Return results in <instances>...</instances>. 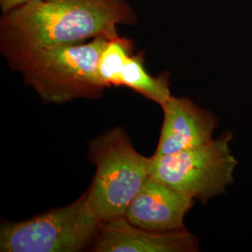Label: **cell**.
I'll return each instance as SVG.
<instances>
[{
  "label": "cell",
  "instance_id": "obj_1",
  "mask_svg": "<svg viewBox=\"0 0 252 252\" xmlns=\"http://www.w3.org/2000/svg\"><path fill=\"white\" fill-rule=\"evenodd\" d=\"M137 22L126 0H49L2 14L0 50L9 65L39 49L83 43L118 35L119 26Z\"/></svg>",
  "mask_w": 252,
  "mask_h": 252
},
{
  "label": "cell",
  "instance_id": "obj_2",
  "mask_svg": "<svg viewBox=\"0 0 252 252\" xmlns=\"http://www.w3.org/2000/svg\"><path fill=\"white\" fill-rule=\"evenodd\" d=\"M108 38L96 36L89 42L36 50L10 67L22 73L27 85L47 103L94 99L106 88L100 81L98 61Z\"/></svg>",
  "mask_w": 252,
  "mask_h": 252
},
{
  "label": "cell",
  "instance_id": "obj_3",
  "mask_svg": "<svg viewBox=\"0 0 252 252\" xmlns=\"http://www.w3.org/2000/svg\"><path fill=\"white\" fill-rule=\"evenodd\" d=\"M96 171L88 202L102 222L126 216L127 208L150 178L152 157L137 153L126 132L114 128L90 143Z\"/></svg>",
  "mask_w": 252,
  "mask_h": 252
},
{
  "label": "cell",
  "instance_id": "obj_4",
  "mask_svg": "<svg viewBox=\"0 0 252 252\" xmlns=\"http://www.w3.org/2000/svg\"><path fill=\"white\" fill-rule=\"evenodd\" d=\"M102 221L92 209L87 191L65 207L30 220L1 226L2 252H78L92 243Z\"/></svg>",
  "mask_w": 252,
  "mask_h": 252
},
{
  "label": "cell",
  "instance_id": "obj_5",
  "mask_svg": "<svg viewBox=\"0 0 252 252\" xmlns=\"http://www.w3.org/2000/svg\"><path fill=\"white\" fill-rule=\"evenodd\" d=\"M227 131L206 144L160 157L152 156L150 177L193 200L207 203L225 193L237 166Z\"/></svg>",
  "mask_w": 252,
  "mask_h": 252
},
{
  "label": "cell",
  "instance_id": "obj_6",
  "mask_svg": "<svg viewBox=\"0 0 252 252\" xmlns=\"http://www.w3.org/2000/svg\"><path fill=\"white\" fill-rule=\"evenodd\" d=\"M92 251L95 252H195L198 238L186 229L156 232L132 224L126 217L102 222Z\"/></svg>",
  "mask_w": 252,
  "mask_h": 252
},
{
  "label": "cell",
  "instance_id": "obj_7",
  "mask_svg": "<svg viewBox=\"0 0 252 252\" xmlns=\"http://www.w3.org/2000/svg\"><path fill=\"white\" fill-rule=\"evenodd\" d=\"M163 123L155 157L206 144L214 137L216 116L185 97L171 96L162 106Z\"/></svg>",
  "mask_w": 252,
  "mask_h": 252
},
{
  "label": "cell",
  "instance_id": "obj_8",
  "mask_svg": "<svg viewBox=\"0 0 252 252\" xmlns=\"http://www.w3.org/2000/svg\"><path fill=\"white\" fill-rule=\"evenodd\" d=\"M193 204V199L150 177L125 217L132 224L151 231L182 230L185 216Z\"/></svg>",
  "mask_w": 252,
  "mask_h": 252
},
{
  "label": "cell",
  "instance_id": "obj_9",
  "mask_svg": "<svg viewBox=\"0 0 252 252\" xmlns=\"http://www.w3.org/2000/svg\"><path fill=\"white\" fill-rule=\"evenodd\" d=\"M118 86H126L162 106L171 97L167 75L154 77L145 67L144 53L130 54L118 79Z\"/></svg>",
  "mask_w": 252,
  "mask_h": 252
},
{
  "label": "cell",
  "instance_id": "obj_10",
  "mask_svg": "<svg viewBox=\"0 0 252 252\" xmlns=\"http://www.w3.org/2000/svg\"><path fill=\"white\" fill-rule=\"evenodd\" d=\"M134 53V42L119 36L108 38L107 44L100 54L98 75L100 81L107 88L111 85L118 86L119 75L126 58Z\"/></svg>",
  "mask_w": 252,
  "mask_h": 252
},
{
  "label": "cell",
  "instance_id": "obj_11",
  "mask_svg": "<svg viewBox=\"0 0 252 252\" xmlns=\"http://www.w3.org/2000/svg\"><path fill=\"white\" fill-rule=\"evenodd\" d=\"M39 1H49V0H0V9L2 14H5L28 3L39 2Z\"/></svg>",
  "mask_w": 252,
  "mask_h": 252
}]
</instances>
